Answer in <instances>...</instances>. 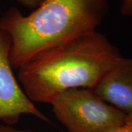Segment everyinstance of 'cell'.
Masks as SVG:
<instances>
[{
    "label": "cell",
    "mask_w": 132,
    "mask_h": 132,
    "mask_svg": "<svg viewBox=\"0 0 132 132\" xmlns=\"http://www.w3.org/2000/svg\"><path fill=\"white\" fill-rule=\"evenodd\" d=\"M19 4L27 8H36L43 2V0H16Z\"/></svg>",
    "instance_id": "obj_9"
},
{
    "label": "cell",
    "mask_w": 132,
    "mask_h": 132,
    "mask_svg": "<svg viewBox=\"0 0 132 132\" xmlns=\"http://www.w3.org/2000/svg\"><path fill=\"white\" fill-rule=\"evenodd\" d=\"M109 132H132V115H127L124 123Z\"/></svg>",
    "instance_id": "obj_6"
},
{
    "label": "cell",
    "mask_w": 132,
    "mask_h": 132,
    "mask_svg": "<svg viewBox=\"0 0 132 132\" xmlns=\"http://www.w3.org/2000/svg\"><path fill=\"white\" fill-rule=\"evenodd\" d=\"M107 10V0H43L28 15L11 7L0 17V27L11 38L12 67L19 69L43 54L96 30Z\"/></svg>",
    "instance_id": "obj_1"
},
{
    "label": "cell",
    "mask_w": 132,
    "mask_h": 132,
    "mask_svg": "<svg viewBox=\"0 0 132 132\" xmlns=\"http://www.w3.org/2000/svg\"><path fill=\"white\" fill-rule=\"evenodd\" d=\"M11 43L10 35L0 27V120L13 126L22 115L29 114L51 123L28 98L14 75L10 59Z\"/></svg>",
    "instance_id": "obj_4"
},
{
    "label": "cell",
    "mask_w": 132,
    "mask_h": 132,
    "mask_svg": "<svg viewBox=\"0 0 132 132\" xmlns=\"http://www.w3.org/2000/svg\"><path fill=\"white\" fill-rule=\"evenodd\" d=\"M92 90L106 103L132 115V58L122 57Z\"/></svg>",
    "instance_id": "obj_5"
},
{
    "label": "cell",
    "mask_w": 132,
    "mask_h": 132,
    "mask_svg": "<svg viewBox=\"0 0 132 132\" xmlns=\"http://www.w3.org/2000/svg\"><path fill=\"white\" fill-rule=\"evenodd\" d=\"M120 13L124 16H132V0H122Z\"/></svg>",
    "instance_id": "obj_7"
},
{
    "label": "cell",
    "mask_w": 132,
    "mask_h": 132,
    "mask_svg": "<svg viewBox=\"0 0 132 132\" xmlns=\"http://www.w3.org/2000/svg\"><path fill=\"white\" fill-rule=\"evenodd\" d=\"M0 132H37L29 129H21L13 127V126H10L7 124H0ZM68 132V131H62Z\"/></svg>",
    "instance_id": "obj_8"
},
{
    "label": "cell",
    "mask_w": 132,
    "mask_h": 132,
    "mask_svg": "<svg viewBox=\"0 0 132 132\" xmlns=\"http://www.w3.org/2000/svg\"><path fill=\"white\" fill-rule=\"evenodd\" d=\"M50 104L68 132H109L120 126L127 117L90 88L66 90Z\"/></svg>",
    "instance_id": "obj_3"
},
{
    "label": "cell",
    "mask_w": 132,
    "mask_h": 132,
    "mask_svg": "<svg viewBox=\"0 0 132 132\" xmlns=\"http://www.w3.org/2000/svg\"><path fill=\"white\" fill-rule=\"evenodd\" d=\"M122 57L108 38L95 30L21 67L17 79L32 102L50 104L66 90L93 89Z\"/></svg>",
    "instance_id": "obj_2"
}]
</instances>
